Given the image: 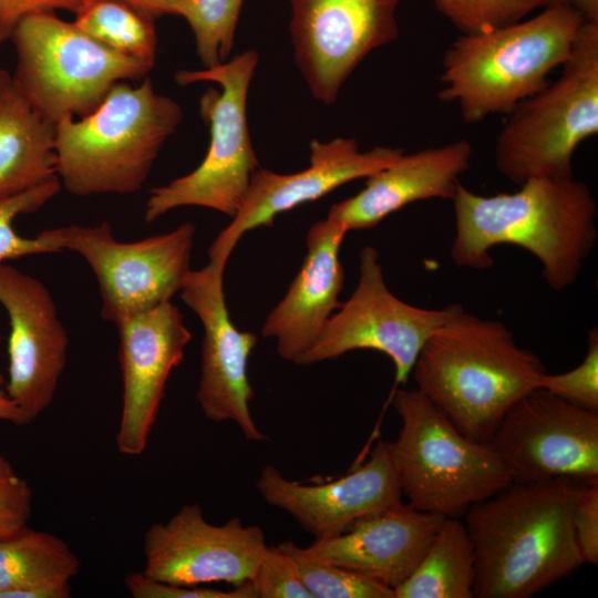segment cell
I'll return each instance as SVG.
<instances>
[{
	"mask_svg": "<svg viewBox=\"0 0 598 598\" xmlns=\"http://www.w3.org/2000/svg\"><path fill=\"white\" fill-rule=\"evenodd\" d=\"M436 9L462 34H477L522 21L536 10L570 0H434Z\"/></svg>",
	"mask_w": 598,
	"mask_h": 598,
	"instance_id": "obj_29",
	"label": "cell"
},
{
	"mask_svg": "<svg viewBox=\"0 0 598 598\" xmlns=\"http://www.w3.org/2000/svg\"><path fill=\"white\" fill-rule=\"evenodd\" d=\"M182 120L181 105L157 93L148 78L138 85L116 83L93 112L55 124L61 185L80 197L141 190Z\"/></svg>",
	"mask_w": 598,
	"mask_h": 598,
	"instance_id": "obj_4",
	"label": "cell"
},
{
	"mask_svg": "<svg viewBox=\"0 0 598 598\" xmlns=\"http://www.w3.org/2000/svg\"><path fill=\"white\" fill-rule=\"evenodd\" d=\"M461 310L457 303L426 309L399 299L385 285L378 250L365 246L359 256L354 291L296 364L310 365L354 350H375L392 360L395 385L404 384L430 336Z\"/></svg>",
	"mask_w": 598,
	"mask_h": 598,
	"instance_id": "obj_11",
	"label": "cell"
},
{
	"mask_svg": "<svg viewBox=\"0 0 598 598\" xmlns=\"http://www.w3.org/2000/svg\"><path fill=\"white\" fill-rule=\"evenodd\" d=\"M585 21L598 23V0H570Z\"/></svg>",
	"mask_w": 598,
	"mask_h": 598,
	"instance_id": "obj_39",
	"label": "cell"
},
{
	"mask_svg": "<svg viewBox=\"0 0 598 598\" xmlns=\"http://www.w3.org/2000/svg\"><path fill=\"white\" fill-rule=\"evenodd\" d=\"M249 582L256 598H313L279 546H267Z\"/></svg>",
	"mask_w": 598,
	"mask_h": 598,
	"instance_id": "obj_32",
	"label": "cell"
},
{
	"mask_svg": "<svg viewBox=\"0 0 598 598\" xmlns=\"http://www.w3.org/2000/svg\"><path fill=\"white\" fill-rule=\"evenodd\" d=\"M519 186L483 196L458 185L451 258L458 267L484 270L494 265L492 248L518 246L538 259L553 290H565L576 282L598 238L595 197L574 176L536 177Z\"/></svg>",
	"mask_w": 598,
	"mask_h": 598,
	"instance_id": "obj_1",
	"label": "cell"
},
{
	"mask_svg": "<svg viewBox=\"0 0 598 598\" xmlns=\"http://www.w3.org/2000/svg\"><path fill=\"white\" fill-rule=\"evenodd\" d=\"M508 115L494 147L504 177L522 185L574 176L577 147L598 132V23H581L559 78Z\"/></svg>",
	"mask_w": 598,
	"mask_h": 598,
	"instance_id": "obj_7",
	"label": "cell"
},
{
	"mask_svg": "<svg viewBox=\"0 0 598 598\" xmlns=\"http://www.w3.org/2000/svg\"><path fill=\"white\" fill-rule=\"evenodd\" d=\"M445 518L400 501L305 548L315 558L370 578L394 592L419 565Z\"/></svg>",
	"mask_w": 598,
	"mask_h": 598,
	"instance_id": "obj_20",
	"label": "cell"
},
{
	"mask_svg": "<svg viewBox=\"0 0 598 598\" xmlns=\"http://www.w3.org/2000/svg\"><path fill=\"white\" fill-rule=\"evenodd\" d=\"M10 41L17 53L12 76L18 87L53 125L87 115L116 83L145 79L155 64L105 45L55 11L25 17Z\"/></svg>",
	"mask_w": 598,
	"mask_h": 598,
	"instance_id": "obj_8",
	"label": "cell"
},
{
	"mask_svg": "<svg viewBox=\"0 0 598 598\" xmlns=\"http://www.w3.org/2000/svg\"><path fill=\"white\" fill-rule=\"evenodd\" d=\"M153 18L177 14L178 0H124Z\"/></svg>",
	"mask_w": 598,
	"mask_h": 598,
	"instance_id": "obj_37",
	"label": "cell"
},
{
	"mask_svg": "<svg viewBox=\"0 0 598 598\" xmlns=\"http://www.w3.org/2000/svg\"><path fill=\"white\" fill-rule=\"evenodd\" d=\"M0 421H6L17 426L30 424L22 410L8 396L4 388L0 389Z\"/></svg>",
	"mask_w": 598,
	"mask_h": 598,
	"instance_id": "obj_38",
	"label": "cell"
},
{
	"mask_svg": "<svg viewBox=\"0 0 598 598\" xmlns=\"http://www.w3.org/2000/svg\"><path fill=\"white\" fill-rule=\"evenodd\" d=\"M55 125L28 102L12 74L0 69V196L56 177Z\"/></svg>",
	"mask_w": 598,
	"mask_h": 598,
	"instance_id": "obj_23",
	"label": "cell"
},
{
	"mask_svg": "<svg viewBox=\"0 0 598 598\" xmlns=\"http://www.w3.org/2000/svg\"><path fill=\"white\" fill-rule=\"evenodd\" d=\"M154 19L124 0H89L75 13L73 22L118 52L155 62L157 35Z\"/></svg>",
	"mask_w": 598,
	"mask_h": 598,
	"instance_id": "obj_26",
	"label": "cell"
},
{
	"mask_svg": "<svg viewBox=\"0 0 598 598\" xmlns=\"http://www.w3.org/2000/svg\"><path fill=\"white\" fill-rule=\"evenodd\" d=\"M473 146L467 140L404 153L367 177L355 195L333 204L328 218L347 231L378 226L389 215L420 200L453 199L458 178L471 166Z\"/></svg>",
	"mask_w": 598,
	"mask_h": 598,
	"instance_id": "obj_22",
	"label": "cell"
},
{
	"mask_svg": "<svg viewBox=\"0 0 598 598\" xmlns=\"http://www.w3.org/2000/svg\"><path fill=\"white\" fill-rule=\"evenodd\" d=\"M41 234L61 252L79 254L94 272L102 319L124 318L172 301L190 272L196 227L184 223L161 235L136 241L115 239L109 223L69 225Z\"/></svg>",
	"mask_w": 598,
	"mask_h": 598,
	"instance_id": "obj_10",
	"label": "cell"
},
{
	"mask_svg": "<svg viewBox=\"0 0 598 598\" xmlns=\"http://www.w3.org/2000/svg\"><path fill=\"white\" fill-rule=\"evenodd\" d=\"M400 0H290L296 64L313 97L338 94L359 63L399 35Z\"/></svg>",
	"mask_w": 598,
	"mask_h": 598,
	"instance_id": "obj_13",
	"label": "cell"
},
{
	"mask_svg": "<svg viewBox=\"0 0 598 598\" xmlns=\"http://www.w3.org/2000/svg\"><path fill=\"white\" fill-rule=\"evenodd\" d=\"M32 507L31 486L0 453V537L28 526Z\"/></svg>",
	"mask_w": 598,
	"mask_h": 598,
	"instance_id": "obj_33",
	"label": "cell"
},
{
	"mask_svg": "<svg viewBox=\"0 0 598 598\" xmlns=\"http://www.w3.org/2000/svg\"><path fill=\"white\" fill-rule=\"evenodd\" d=\"M258 54L247 50L225 62L200 70H181L179 85L210 82L199 100V114L209 128V145L200 164L190 173L151 190L144 219L153 223L166 213L186 206L209 208L233 218L259 167L247 120V97Z\"/></svg>",
	"mask_w": 598,
	"mask_h": 598,
	"instance_id": "obj_9",
	"label": "cell"
},
{
	"mask_svg": "<svg viewBox=\"0 0 598 598\" xmlns=\"http://www.w3.org/2000/svg\"><path fill=\"white\" fill-rule=\"evenodd\" d=\"M584 21L560 3L528 20L461 34L443 55L440 100L454 103L466 123L509 114L565 63Z\"/></svg>",
	"mask_w": 598,
	"mask_h": 598,
	"instance_id": "obj_5",
	"label": "cell"
},
{
	"mask_svg": "<svg viewBox=\"0 0 598 598\" xmlns=\"http://www.w3.org/2000/svg\"><path fill=\"white\" fill-rule=\"evenodd\" d=\"M279 548L292 560L313 598H394V592L370 578L311 556L291 539Z\"/></svg>",
	"mask_w": 598,
	"mask_h": 598,
	"instance_id": "obj_28",
	"label": "cell"
},
{
	"mask_svg": "<svg viewBox=\"0 0 598 598\" xmlns=\"http://www.w3.org/2000/svg\"><path fill=\"white\" fill-rule=\"evenodd\" d=\"M347 233L328 217L310 226L300 270L262 323V337L276 339L277 352L286 361L296 364L341 306L344 271L339 251Z\"/></svg>",
	"mask_w": 598,
	"mask_h": 598,
	"instance_id": "obj_21",
	"label": "cell"
},
{
	"mask_svg": "<svg viewBox=\"0 0 598 598\" xmlns=\"http://www.w3.org/2000/svg\"><path fill=\"white\" fill-rule=\"evenodd\" d=\"M573 529L584 563H598V485L581 486L573 508Z\"/></svg>",
	"mask_w": 598,
	"mask_h": 598,
	"instance_id": "obj_35",
	"label": "cell"
},
{
	"mask_svg": "<svg viewBox=\"0 0 598 598\" xmlns=\"http://www.w3.org/2000/svg\"><path fill=\"white\" fill-rule=\"evenodd\" d=\"M542 360L520 348L501 321L461 310L422 347L411 374L424 394L470 440L487 444L505 413L537 388Z\"/></svg>",
	"mask_w": 598,
	"mask_h": 598,
	"instance_id": "obj_3",
	"label": "cell"
},
{
	"mask_svg": "<svg viewBox=\"0 0 598 598\" xmlns=\"http://www.w3.org/2000/svg\"><path fill=\"white\" fill-rule=\"evenodd\" d=\"M244 0H178L177 16L189 24L203 69L227 60Z\"/></svg>",
	"mask_w": 598,
	"mask_h": 598,
	"instance_id": "obj_27",
	"label": "cell"
},
{
	"mask_svg": "<svg viewBox=\"0 0 598 598\" xmlns=\"http://www.w3.org/2000/svg\"><path fill=\"white\" fill-rule=\"evenodd\" d=\"M474 580V548L465 524L446 517L394 598H472Z\"/></svg>",
	"mask_w": 598,
	"mask_h": 598,
	"instance_id": "obj_25",
	"label": "cell"
},
{
	"mask_svg": "<svg viewBox=\"0 0 598 598\" xmlns=\"http://www.w3.org/2000/svg\"><path fill=\"white\" fill-rule=\"evenodd\" d=\"M581 486L567 478L513 482L467 509L473 597L529 598L584 564L573 529Z\"/></svg>",
	"mask_w": 598,
	"mask_h": 598,
	"instance_id": "obj_2",
	"label": "cell"
},
{
	"mask_svg": "<svg viewBox=\"0 0 598 598\" xmlns=\"http://www.w3.org/2000/svg\"><path fill=\"white\" fill-rule=\"evenodd\" d=\"M403 153L402 148L389 146L361 152L353 137H337L327 143L313 140L307 168L278 174L258 167L238 213L212 243L208 255L229 258L246 233L271 227L279 214L315 202L354 179L367 178Z\"/></svg>",
	"mask_w": 598,
	"mask_h": 598,
	"instance_id": "obj_17",
	"label": "cell"
},
{
	"mask_svg": "<svg viewBox=\"0 0 598 598\" xmlns=\"http://www.w3.org/2000/svg\"><path fill=\"white\" fill-rule=\"evenodd\" d=\"M256 487L267 504L289 514L315 540L334 537L359 518L402 501L390 442L382 440L364 463L338 478L305 484L266 465Z\"/></svg>",
	"mask_w": 598,
	"mask_h": 598,
	"instance_id": "obj_19",
	"label": "cell"
},
{
	"mask_svg": "<svg viewBox=\"0 0 598 598\" xmlns=\"http://www.w3.org/2000/svg\"><path fill=\"white\" fill-rule=\"evenodd\" d=\"M61 186L56 176L24 192L0 196V262L31 255L59 252L41 233L34 237L17 234L13 221L19 215L39 210L59 193Z\"/></svg>",
	"mask_w": 598,
	"mask_h": 598,
	"instance_id": "obj_30",
	"label": "cell"
},
{
	"mask_svg": "<svg viewBox=\"0 0 598 598\" xmlns=\"http://www.w3.org/2000/svg\"><path fill=\"white\" fill-rule=\"evenodd\" d=\"M124 586L134 598H256L250 582L220 590L204 586H182L155 580L142 571L125 576Z\"/></svg>",
	"mask_w": 598,
	"mask_h": 598,
	"instance_id": "obj_34",
	"label": "cell"
},
{
	"mask_svg": "<svg viewBox=\"0 0 598 598\" xmlns=\"http://www.w3.org/2000/svg\"><path fill=\"white\" fill-rule=\"evenodd\" d=\"M4 384H6V380L3 375L0 373V389L4 388Z\"/></svg>",
	"mask_w": 598,
	"mask_h": 598,
	"instance_id": "obj_40",
	"label": "cell"
},
{
	"mask_svg": "<svg viewBox=\"0 0 598 598\" xmlns=\"http://www.w3.org/2000/svg\"><path fill=\"white\" fill-rule=\"evenodd\" d=\"M392 404L402 425L391 454L402 495L414 508L460 518L513 483L487 444L463 435L417 389L394 390Z\"/></svg>",
	"mask_w": 598,
	"mask_h": 598,
	"instance_id": "obj_6",
	"label": "cell"
},
{
	"mask_svg": "<svg viewBox=\"0 0 598 598\" xmlns=\"http://www.w3.org/2000/svg\"><path fill=\"white\" fill-rule=\"evenodd\" d=\"M586 357L576 368L559 374L544 372L537 388L590 411H598V329L588 332Z\"/></svg>",
	"mask_w": 598,
	"mask_h": 598,
	"instance_id": "obj_31",
	"label": "cell"
},
{
	"mask_svg": "<svg viewBox=\"0 0 598 598\" xmlns=\"http://www.w3.org/2000/svg\"><path fill=\"white\" fill-rule=\"evenodd\" d=\"M267 546L259 526L238 517L215 525L200 505L185 504L144 533L142 573L182 586L224 581L236 587L250 580Z\"/></svg>",
	"mask_w": 598,
	"mask_h": 598,
	"instance_id": "obj_15",
	"label": "cell"
},
{
	"mask_svg": "<svg viewBox=\"0 0 598 598\" xmlns=\"http://www.w3.org/2000/svg\"><path fill=\"white\" fill-rule=\"evenodd\" d=\"M227 262L228 258L208 255V262L192 269L179 291L204 329L196 398L206 419L234 422L247 440L261 442L266 435L249 409L254 390L248 378V360L258 337L240 331L231 321L224 291Z\"/></svg>",
	"mask_w": 598,
	"mask_h": 598,
	"instance_id": "obj_14",
	"label": "cell"
},
{
	"mask_svg": "<svg viewBox=\"0 0 598 598\" xmlns=\"http://www.w3.org/2000/svg\"><path fill=\"white\" fill-rule=\"evenodd\" d=\"M81 560L59 536L25 526L0 537V598H69Z\"/></svg>",
	"mask_w": 598,
	"mask_h": 598,
	"instance_id": "obj_24",
	"label": "cell"
},
{
	"mask_svg": "<svg viewBox=\"0 0 598 598\" xmlns=\"http://www.w3.org/2000/svg\"><path fill=\"white\" fill-rule=\"evenodd\" d=\"M0 305L10 322L4 390L32 423L54 400L68 363L69 336L44 283L4 262Z\"/></svg>",
	"mask_w": 598,
	"mask_h": 598,
	"instance_id": "obj_16",
	"label": "cell"
},
{
	"mask_svg": "<svg viewBox=\"0 0 598 598\" xmlns=\"http://www.w3.org/2000/svg\"><path fill=\"white\" fill-rule=\"evenodd\" d=\"M89 0H0V47L10 40L25 17L44 11L76 13Z\"/></svg>",
	"mask_w": 598,
	"mask_h": 598,
	"instance_id": "obj_36",
	"label": "cell"
},
{
	"mask_svg": "<svg viewBox=\"0 0 598 598\" xmlns=\"http://www.w3.org/2000/svg\"><path fill=\"white\" fill-rule=\"evenodd\" d=\"M115 327L123 382L115 442L121 454L137 456L148 444L168 378L182 363L192 333L172 301L124 318Z\"/></svg>",
	"mask_w": 598,
	"mask_h": 598,
	"instance_id": "obj_18",
	"label": "cell"
},
{
	"mask_svg": "<svg viewBox=\"0 0 598 598\" xmlns=\"http://www.w3.org/2000/svg\"><path fill=\"white\" fill-rule=\"evenodd\" d=\"M513 482L598 485V413L536 388L505 413L487 442Z\"/></svg>",
	"mask_w": 598,
	"mask_h": 598,
	"instance_id": "obj_12",
	"label": "cell"
}]
</instances>
